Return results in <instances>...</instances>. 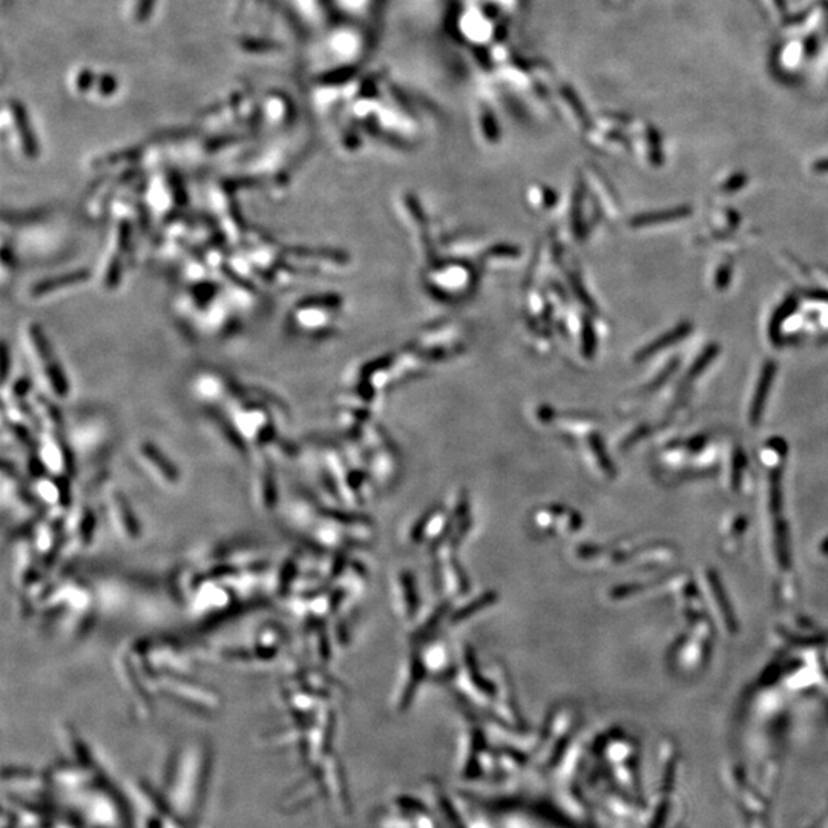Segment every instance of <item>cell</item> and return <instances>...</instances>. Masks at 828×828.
<instances>
[{
    "label": "cell",
    "mask_w": 828,
    "mask_h": 828,
    "mask_svg": "<svg viewBox=\"0 0 828 828\" xmlns=\"http://www.w3.org/2000/svg\"><path fill=\"white\" fill-rule=\"evenodd\" d=\"M27 352L33 361L38 378H42L45 385L51 390L54 396L65 397L69 392L68 379L63 373L60 364L55 361L51 345L45 339V334L38 325H29L27 329Z\"/></svg>",
    "instance_id": "cell-1"
},
{
    "label": "cell",
    "mask_w": 828,
    "mask_h": 828,
    "mask_svg": "<svg viewBox=\"0 0 828 828\" xmlns=\"http://www.w3.org/2000/svg\"><path fill=\"white\" fill-rule=\"evenodd\" d=\"M87 276H90V273L85 272V270H80V272H71L66 275L48 278V280L36 284L33 290H31V294H33V298H36V299L50 297L51 293L74 287V285H77V284H82L83 281L87 280Z\"/></svg>",
    "instance_id": "cell-2"
}]
</instances>
